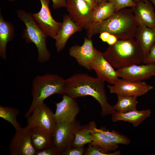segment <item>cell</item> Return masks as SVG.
Instances as JSON below:
<instances>
[{"label": "cell", "mask_w": 155, "mask_h": 155, "mask_svg": "<svg viewBox=\"0 0 155 155\" xmlns=\"http://www.w3.org/2000/svg\"><path fill=\"white\" fill-rule=\"evenodd\" d=\"M142 63L155 64V42L151 47L148 54L144 58Z\"/></svg>", "instance_id": "31"}, {"label": "cell", "mask_w": 155, "mask_h": 155, "mask_svg": "<svg viewBox=\"0 0 155 155\" xmlns=\"http://www.w3.org/2000/svg\"><path fill=\"white\" fill-rule=\"evenodd\" d=\"M81 126L76 120L56 123L53 133V144L59 155L71 146L75 133Z\"/></svg>", "instance_id": "6"}, {"label": "cell", "mask_w": 155, "mask_h": 155, "mask_svg": "<svg viewBox=\"0 0 155 155\" xmlns=\"http://www.w3.org/2000/svg\"><path fill=\"white\" fill-rule=\"evenodd\" d=\"M96 49L94 47L91 38H85L83 44L72 46L69 49V53L71 56L76 59L80 65L91 70Z\"/></svg>", "instance_id": "15"}, {"label": "cell", "mask_w": 155, "mask_h": 155, "mask_svg": "<svg viewBox=\"0 0 155 155\" xmlns=\"http://www.w3.org/2000/svg\"><path fill=\"white\" fill-rule=\"evenodd\" d=\"M27 118L28 128H37L53 134L56 124L54 113L44 102L36 107Z\"/></svg>", "instance_id": "7"}, {"label": "cell", "mask_w": 155, "mask_h": 155, "mask_svg": "<svg viewBox=\"0 0 155 155\" xmlns=\"http://www.w3.org/2000/svg\"><path fill=\"white\" fill-rule=\"evenodd\" d=\"M149 0L154 5L155 7V0Z\"/></svg>", "instance_id": "38"}, {"label": "cell", "mask_w": 155, "mask_h": 155, "mask_svg": "<svg viewBox=\"0 0 155 155\" xmlns=\"http://www.w3.org/2000/svg\"><path fill=\"white\" fill-rule=\"evenodd\" d=\"M82 29L71 19L69 15H64L61 26L54 39L57 51H61L71 35Z\"/></svg>", "instance_id": "17"}, {"label": "cell", "mask_w": 155, "mask_h": 155, "mask_svg": "<svg viewBox=\"0 0 155 155\" xmlns=\"http://www.w3.org/2000/svg\"><path fill=\"white\" fill-rule=\"evenodd\" d=\"M116 13L113 4L107 2L98 5L93 9L91 22L96 23L104 20Z\"/></svg>", "instance_id": "23"}, {"label": "cell", "mask_w": 155, "mask_h": 155, "mask_svg": "<svg viewBox=\"0 0 155 155\" xmlns=\"http://www.w3.org/2000/svg\"><path fill=\"white\" fill-rule=\"evenodd\" d=\"M131 8L138 24H144L150 28H155V12L149 0L137 2Z\"/></svg>", "instance_id": "16"}, {"label": "cell", "mask_w": 155, "mask_h": 155, "mask_svg": "<svg viewBox=\"0 0 155 155\" xmlns=\"http://www.w3.org/2000/svg\"><path fill=\"white\" fill-rule=\"evenodd\" d=\"M92 141V137L88 124L82 126L75 132L72 146L75 147L84 146L87 144L91 143Z\"/></svg>", "instance_id": "25"}, {"label": "cell", "mask_w": 155, "mask_h": 155, "mask_svg": "<svg viewBox=\"0 0 155 155\" xmlns=\"http://www.w3.org/2000/svg\"><path fill=\"white\" fill-rule=\"evenodd\" d=\"M20 113L19 111L15 107L0 106V117L10 123L16 130L21 127L17 119Z\"/></svg>", "instance_id": "26"}, {"label": "cell", "mask_w": 155, "mask_h": 155, "mask_svg": "<svg viewBox=\"0 0 155 155\" xmlns=\"http://www.w3.org/2000/svg\"><path fill=\"white\" fill-rule=\"evenodd\" d=\"M71 19L86 29L91 22L93 9L84 0H66V6Z\"/></svg>", "instance_id": "10"}, {"label": "cell", "mask_w": 155, "mask_h": 155, "mask_svg": "<svg viewBox=\"0 0 155 155\" xmlns=\"http://www.w3.org/2000/svg\"><path fill=\"white\" fill-rule=\"evenodd\" d=\"M121 154L119 150L113 152L108 153L104 151L99 146L88 144V146L85 150L84 154L85 155H119Z\"/></svg>", "instance_id": "28"}, {"label": "cell", "mask_w": 155, "mask_h": 155, "mask_svg": "<svg viewBox=\"0 0 155 155\" xmlns=\"http://www.w3.org/2000/svg\"><path fill=\"white\" fill-rule=\"evenodd\" d=\"M14 28L9 22L5 20L2 15L0 16V55L2 58L6 59V46L7 43L13 38Z\"/></svg>", "instance_id": "21"}, {"label": "cell", "mask_w": 155, "mask_h": 155, "mask_svg": "<svg viewBox=\"0 0 155 155\" xmlns=\"http://www.w3.org/2000/svg\"><path fill=\"white\" fill-rule=\"evenodd\" d=\"M17 14L26 26L23 37L27 42L33 43L37 48L38 61L40 63L47 61L50 58L51 54L46 44L47 34L35 21L30 13L19 10H17Z\"/></svg>", "instance_id": "5"}, {"label": "cell", "mask_w": 155, "mask_h": 155, "mask_svg": "<svg viewBox=\"0 0 155 155\" xmlns=\"http://www.w3.org/2000/svg\"><path fill=\"white\" fill-rule=\"evenodd\" d=\"M102 54L117 69L142 63L144 58L141 48L134 39L119 40L114 44L109 45Z\"/></svg>", "instance_id": "3"}, {"label": "cell", "mask_w": 155, "mask_h": 155, "mask_svg": "<svg viewBox=\"0 0 155 155\" xmlns=\"http://www.w3.org/2000/svg\"><path fill=\"white\" fill-rule=\"evenodd\" d=\"M56 148L53 146L37 151L36 155H59Z\"/></svg>", "instance_id": "32"}, {"label": "cell", "mask_w": 155, "mask_h": 155, "mask_svg": "<svg viewBox=\"0 0 155 155\" xmlns=\"http://www.w3.org/2000/svg\"><path fill=\"white\" fill-rule=\"evenodd\" d=\"M9 150L11 155H36V150L32 143L30 128L26 126L16 130Z\"/></svg>", "instance_id": "8"}, {"label": "cell", "mask_w": 155, "mask_h": 155, "mask_svg": "<svg viewBox=\"0 0 155 155\" xmlns=\"http://www.w3.org/2000/svg\"><path fill=\"white\" fill-rule=\"evenodd\" d=\"M154 76L155 77V75H154Z\"/></svg>", "instance_id": "41"}, {"label": "cell", "mask_w": 155, "mask_h": 155, "mask_svg": "<svg viewBox=\"0 0 155 155\" xmlns=\"http://www.w3.org/2000/svg\"><path fill=\"white\" fill-rule=\"evenodd\" d=\"M88 124L92 137L91 143L99 146L108 153H111L118 148V145L112 143L104 133L99 129L96 128V123L94 121H91Z\"/></svg>", "instance_id": "20"}, {"label": "cell", "mask_w": 155, "mask_h": 155, "mask_svg": "<svg viewBox=\"0 0 155 155\" xmlns=\"http://www.w3.org/2000/svg\"><path fill=\"white\" fill-rule=\"evenodd\" d=\"M117 96V102L113 106L116 111L125 113L137 110V97L119 95Z\"/></svg>", "instance_id": "24"}, {"label": "cell", "mask_w": 155, "mask_h": 155, "mask_svg": "<svg viewBox=\"0 0 155 155\" xmlns=\"http://www.w3.org/2000/svg\"><path fill=\"white\" fill-rule=\"evenodd\" d=\"M63 95L62 100L55 103L54 116L56 123L74 121L80 112V107L75 99L66 94Z\"/></svg>", "instance_id": "14"}, {"label": "cell", "mask_w": 155, "mask_h": 155, "mask_svg": "<svg viewBox=\"0 0 155 155\" xmlns=\"http://www.w3.org/2000/svg\"><path fill=\"white\" fill-rule=\"evenodd\" d=\"M30 129L32 143L36 151L53 146L52 134L36 128Z\"/></svg>", "instance_id": "22"}, {"label": "cell", "mask_w": 155, "mask_h": 155, "mask_svg": "<svg viewBox=\"0 0 155 155\" xmlns=\"http://www.w3.org/2000/svg\"><path fill=\"white\" fill-rule=\"evenodd\" d=\"M65 80L56 74H46L36 76L32 82V101L25 115L27 118L34 109L50 96L65 94Z\"/></svg>", "instance_id": "4"}, {"label": "cell", "mask_w": 155, "mask_h": 155, "mask_svg": "<svg viewBox=\"0 0 155 155\" xmlns=\"http://www.w3.org/2000/svg\"><path fill=\"white\" fill-rule=\"evenodd\" d=\"M133 0L135 3L137 2H138L140 1H143V0Z\"/></svg>", "instance_id": "39"}, {"label": "cell", "mask_w": 155, "mask_h": 155, "mask_svg": "<svg viewBox=\"0 0 155 155\" xmlns=\"http://www.w3.org/2000/svg\"><path fill=\"white\" fill-rule=\"evenodd\" d=\"M52 7L55 9L65 7L66 0H51Z\"/></svg>", "instance_id": "33"}, {"label": "cell", "mask_w": 155, "mask_h": 155, "mask_svg": "<svg viewBox=\"0 0 155 155\" xmlns=\"http://www.w3.org/2000/svg\"><path fill=\"white\" fill-rule=\"evenodd\" d=\"M107 87L111 94L137 97L145 94L154 88L144 81L133 82L122 78H119L115 84L108 85Z\"/></svg>", "instance_id": "9"}, {"label": "cell", "mask_w": 155, "mask_h": 155, "mask_svg": "<svg viewBox=\"0 0 155 155\" xmlns=\"http://www.w3.org/2000/svg\"><path fill=\"white\" fill-rule=\"evenodd\" d=\"M104 82L97 77L82 73L76 74L65 80V94L75 99L86 96H92L100 105L102 117L112 115L116 111L108 101Z\"/></svg>", "instance_id": "1"}, {"label": "cell", "mask_w": 155, "mask_h": 155, "mask_svg": "<svg viewBox=\"0 0 155 155\" xmlns=\"http://www.w3.org/2000/svg\"><path fill=\"white\" fill-rule=\"evenodd\" d=\"M40 10L33 13V17L47 35L54 39L61 26L62 23L56 21L53 18L49 8L50 0H40Z\"/></svg>", "instance_id": "11"}, {"label": "cell", "mask_w": 155, "mask_h": 155, "mask_svg": "<svg viewBox=\"0 0 155 155\" xmlns=\"http://www.w3.org/2000/svg\"><path fill=\"white\" fill-rule=\"evenodd\" d=\"M119 40L117 36L111 34L106 42L109 45H111L115 44Z\"/></svg>", "instance_id": "34"}, {"label": "cell", "mask_w": 155, "mask_h": 155, "mask_svg": "<svg viewBox=\"0 0 155 155\" xmlns=\"http://www.w3.org/2000/svg\"><path fill=\"white\" fill-rule=\"evenodd\" d=\"M119 78L131 81L141 82L155 75V64H135L117 69Z\"/></svg>", "instance_id": "12"}, {"label": "cell", "mask_w": 155, "mask_h": 155, "mask_svg": "<svg viewBox=\"0 0 155 155\" xmlns=\"http://www.w3.org/2000/svg\"><path fill=\"white\" fill-rule=\"evenodd\" d=\"M138 25L131 8H127L115 13L104 20L91 22L86 29L89 38L106 32L115 35L119 40H129L135 37Z\"/></svg>", "instance_id": "2"}, {"label": "cell", "mask_w": 155, "mask_h": 155, "mask_svg": "<svg viewBox=\"0 0 155 155\" xmlns=\"http://www.w3.org/2000/svg\"><path fill=\"white\" fill-rule=\"evenodd\" d=\"M151 114V111L149 109L141 111L136 110L125 113L116 111L111 115V119L113 122H127L137 127L149 117Z\"/></svg>", "instance_id": "19"}, {"label": "cell", "mask_w": 155, "mask_h": 155, "mask_svg": "<svg viewBox=\"0 0 155 155\" xmlns=\"http://www.w3.org/2000/svg\"><path fill=\"white\" fill-rule=\"evenodd\" d=\"M98 5L102 3L108 2L109 0H96Z\"/></svg>", "instance_id": "37"}, {"label": "cell", "mask_w": 155, "mask_h": 155, "mask_svg": "<svg viewBox=\"0 0 155 155\" xmlns=\"http://www.w3.org/2000/svg\"><path fill=\"white\" fill-rule=\"evenodd\" d=\"M135 37L145 57L155 42V28H150L144 24H138Z\"/></svg>", "instance_id": "18"}, {"label": "cell", "mask_w": 155, "mask_h": 155, "mask_svg": "<svg viewBox=\"0 0 155 155\" xmlns=\"http://www.w3.org/2000/svg\"><path fill=\"white\" fill-rule=\"evenodd\" d=\"M99 129L106 135L110 141L114 144L127 145L131 143V140L128 137L120 134L115 130L109 131L102 129Z\"/></svg>", "instance_id": "27"}, {"label": "cell", "mask_w": 155, "mask_h": 155, "mask_svg": "<svg viewBox=\"0 0 155 155\" xmlns=\"http://www.w3.org/2000/svg\"><path fill=\"white\" fill-rule=\"evenodd\" d=\"M108 1L113 4L116 12L124 8H131L135 4L133 0H109Z\"/></svg>", "instance_id": "29"}, {"label": "cell", "mask_w": 155, "mask_h": 155, "mask_svg": "<svg viewBox=\"0 0 155 155\" xmlns=\"http://www.w3.org/2000/svg\"><path fill=\"white\" fill-rule=\"evenodd\" d=\"M110 34L108 32H104L100 34L99 38L102 41L106 42Z\"/></svg>", "instance_id": "35"}, {"label": "cell", "mask_w": 155, "mask_h": 155, "mask_svg": "<svg viewBox=\"0 0 155 155\" xmlns=\"http://www.w3.org/2000/svg\"><path fill=\"white\" fill-rule=\"evenodd\" d=\"M9 1H14L15 0H8Z\"/></svg>", "instance_id": "40"}, {"label": "cell", "mask_w": 155, "mask_h": 155, "mask_svg": "<svg viewBox=\"0 0 155 155\" xmlns=\"http://www.w3.org/2000/svg\"><path fill=\"white\" fill-rule=\"evenodd\" d=\"M93 9L98 5L96 0H84Z\"/></svg>", "instance_id": "36"}, {"label": "cell", "mask_w": 155, "mask_h": 155, "mask_svg": "<svg viewBox=\"0 0 155 155\" xmlns=\"http://www.w3.org/2000/svg\"><path fill=\"white\" fill-rule=\"evenodd\" d=\"M91 69L94 70L98 78L111 85L115 84L119 79L117 70L104 57L102 53L96 49Z\"/></svg>", "instance_id": "13"}, {"label": "cell", "mask_w": 155, "mask_h": 155, "mask_svg": "<svg viewBox=\"0 0 155 155\" xmlns=\"http://www.w3.org/2000/svg\"><path fill=\"white\" fill-rule=\"evenodd\" d=\"M84 146L75 147L71 146L61 153L62 155H82L85 151Z\"/></svg>", "instance_id": "30"}]
</instances>
